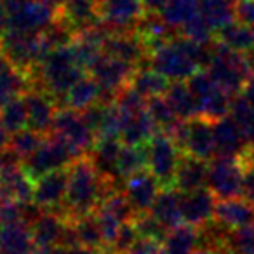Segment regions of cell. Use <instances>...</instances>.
<instances>
[{
    "label": "cell",
    "mask_w": 254,
    "mask_h": 254,
    "mask_svg": "<svg viewBox=\"0 0 254 254\" xmlns=\"http://www.w3.org/2000/svg\"><path fill=\"white\" fill-rule=\"evenodd\" d=\"M115 190L120 188L112 180L99 174L87 155L78 157L68 167V190L61 212L68 219L92 214Z\"/></svg>",
    "instance_id": "obj_1"
},
{
    "label": "cell",
    "mask_w": 254,
    "mask_h": 254,
    "mask_svg": "<svg viewBox=\"0 0 254 254\" xmlns=\"http://www.w3.org/2000/svg\"><path fill=\"white\" fill-rule=\"evenodd\" d=\"M85 71L87 70L78 63L70 44V46L49 51L46 58L30 71V77H32L33 89L46 91L56 99L60 106L68 89L77 80H80Z\"/></svg>",
    "instance_id": "obj_2"
},
{
    "label": "cell",
    "mask_w": 254,
    "mask_h": 254,
    "mask_svg": "<svg viewBox=\"0 0 254 254\" xmlns=\"http://www.w3.org/2000/svg\"><path fill=\"white\" fill-rule=\"evenodd\" d=\"M205 70L214 78L216 84L221 85L232 96L240 94L244 85L253 77L249 64H247L246 54L237 53V51L219 44L218 40L214 42L212 58L207 66H205Z\"/></svg>",
    "instance_id": "obj_3"
},
{
    "label": "cell",
    "mask_w": 254,
    "mask_h": 254,
    "mask_svg": "<svg viewBox=\"0 0 254 254\" xmlns=\"http://www.w3.org/2000/svg\"><path fill=\"white\" fill-rule=\"evenodd\" d=\"M146 148V169L159 180L162 188L174 187L178 166L183 157V150L180 148L174 138L167 132H155Z\"/></svg>",
    "instance_id": "obj_4"
},
{
    "label": "cell",
    "mask_w": 254,
    "mask_h": 254,
    "mask_svg": "<svg viewBox=\"0 0 254 254\" xmlns=\"http://www.w3.org/2000/svg\"><path fill=\"white\" fill-rule=\"evenodd\" d=\"M148 66L162 73L171 82L176 80H188L193 73L202 70L195 60L190 56L187 47L183 46L180 39V33L173 40L162 44L157 49L150 51Z\"/></svg>",
    "instance_id": "obj_5"
},
{
    "label": "cell",
    "mask_w": 254,
    "mask_h": 254,
    "mask_svg": "<svg viewBox=\"0 0 254 254\" xmlns=\"http://www.w3.org/2000/svg\"><path fill=\"white\" fill-rule=\"evenodd\" d=\"M171 136L187 155L207 162L216 157L214 122L205 117L197 115L190 120H181Z\"/></svg>",
    "instance_id": "obj_6"
},
{
    "label": "cell",
    "mask_w": 254,
    "mask_h": 254,
    "mask_svg": "<svg viewBox=\"0 0 254 254\" xmlns=\"http://www.w3.org/2000/svg\"><path fill=\"white\" fill-rule=\"evenodd\" d=\"M78 157L80 155L66 141H63L54 134H47L44 141L39 145V148L28 159L23 160V166H25L26 173L35 181L37 178L44 176L47 173L68 169Z\"/></svg>",
    "instance_id": "obj_7"
},
{
    "label": "cell",
    "mask_w": 254,
    "mask_h": 254,
    "mask_svg": "<svg viewBox=\"0 0 254 254\" xmlns=\"http://www.w3.org/2000/svg\"><path fill=\"white\" fill-rule=\"evenodd\" d=\"M9 16V28L19 32L42 33L60 16V9L44 0H4Z\"/></svg>",
    "instance_id": "obj_8"
},
{
    "label": "cell",
    "mask_w": 254,
    "mask_h": 254,
    "mask_svg": "<svg viewBox=\"0 0 254 254\" xmlns=\"http://www.w3.org/2000/svg\"><path fill=\"white\" fill-rule=\"evenodd\" d=\"M0 49L4 51L14 66L28 73L49 53L42 33L19 32V30H7L0 37Z\"/></svg>",
    "instance_id": "obj_9"
},
{
    "label": "cell",
    "mask_w": 254,
    "mask_h": 254,
    "mask_svg": "<svg viewBox=\"0 0 254 254\" xmlns=\"http://www.w3.org/2000/svg\"><path fill=\"white\" fill-rule=\"evenodd\" d=\"M187 84L197 99L198 115L212 122L230 115L233 96L228 94L221 85L216 84L207 70H198L188 78Z\"/></svg>",
    "instance_id": "obj_10"
},
{
    "label": "cell",
    "mask_w": 254,
    "mask_h": 254,
    "mask_svg": "<svg viewBox=\"0 0 254 254\" xmlns=\"http://www.w3.org/2000/svg\"><path fill=\"white\" fill-rule=\"evenodd\" d=\"M136 68L138 66H134L132 63H127V61L120 60V58L103 53L87 70V73L101 87V103L115 101L117 92L129 85Z\"/></svg>",
    "instance_id": "obj_11"
},
{
    "label": "cell",
    "mask_w": 254,
    "mask_h": 254,
    "mask_svg": "<svg viewBox=\"0 0 254 254\" xmlns=\"http://www.w3.org/2000/svg\"><path fill=\"white\" fill-rule=\"evenodd\" d=\"M51 134L66 141L80 157L87 155L96 143L94 132L89 129L82 112L66 108V106L58 108Z\"/></svg>",
    "instance_id": "obj_12"
},
{
    "label": "cell",
    "mask_w": 254,
    "mask_h": 254,
    "mask_svg": "<svg viewBox=\"0 0 254 254\" xmlns=\"http://www.w3.org/2000/svg\"><path fill=\"white\" fill-rule=\"evenodd\" d=\"M207 188L218 200L242 197V160L233 157H214L209 160Z\"/></svg>",
    "instance_id": "obj_13"
},
{
    "label": "cell",
    "mask_w": 254,
    "mask_h": 254,
    "mask_svg": "<svg viewBox=\"0 0 254 254\" xmlns=\"http://www.w3.org/2000/svg\"><path fill=\"white\" fill-rule=\"evenodd\" d=\"M99 21L110 33L136 32L138 21L145 14L141 0H103L99 2Z\"/></svg>",
    "instance_id": "obj_14"
},
{
    "label": "cell",
    "mask_w": 254,
    "mask_h": 254,
    "mask_svg": "<svg viewBox=\"0 0 254 254\" xmlns=\"http://www.w3.org/2000/svg\"><path fill=\"white\" fill-rule=\"evenodd\" d=\"M160 190H162V185L148 169H143L132 174L131 178H127L122 188L124 195L127 197L136 216L150 212Z\"/></svg>",
    "instance_id": "obj_15"
},
{
    "label": "cell",
    "mask_w": 254,
    "mask_h": 254,
    "mask_svg": "<svg viewBox=\"0 0 254 254\" xmlns=\"http://www.w3.org/2000/svg\"><path fill=\"white\" fill-rule=\"evenodd\" d=\"M68 190V169L47 173L33 181V202L44 211H63Z\"/></svg>",
    "instance_id": "obj_16"
},
{
    "label": "cell",
    "mask_w": 254,
    "mask_h": 254,
    "mask_svg": "<svg viewBox=\"0 0 254 254\" xmlns=\"http://www.w3.org/2000/svg\"><path fill=\"white\" fill-rule=\"evenodd\" d=\"M180 204L183 223L193 226H204L205 223L214 219L218 198L207 187H202L197 190L181 191Z\"/></svg>",
    "instance_id": "obj_17"
},
{
    "label": "cell",
    "mask_w": 254,
    "mask_h": 254,
    "mask_svg": "<svg viewBox=\"0 0 254 254\" xmlns=\"http://www.w3.org/2000/svg\"><path fill=\"white\" fill-rule=\"evenodd\" d=\"M105 53L132 63L134 66H148L150 49L138 32L112 33L105 42Z\"/></svg>",
    "instance_id": "obj_18"
},
{
    "label": "cell",
    "mask_w": 254,
    "mask_h": 254,
    "mask_svg": "<svg viewBox=\"0 0 254 254\" xmlns=\"http://www.w3.org/2000/svg\"><path fill=\"white\" fill-rule=\"evenodd\" d=\"M214 138H216V157H233L240 159L249 146L246 132L242 126L226 115L214 122Z\"/></svg>",
    "instance_id": "obj_19"
},
{
    "label": "cell",
    "mask_w": 254,
    "mask_h": 254,
    "mask_svg": "<svg viewBox=\"0 0 254 254\" xmlns=\"http://www.w3.org/2000/svg\"><path fill=\"white\" fill-rule=\"evenodd\" d=\"M26 108H28V127L40 134L47 136L53 131L54 117L58 112V103L51 94L40 89H30L25 94Z\"/></svg>",
    "instance_id": "obj_20"
},
{
    "label": "cell",
    "mask_w": 254,
    "mask_h": 254,
    "mask_svg": "<svg viewBox=\"0 0 254 254\" xmlns=\"http://www.w3.org/2000/svg\"><path fill=\"white\" fill-rule=\"evenodd\" d=\"M70 219L58 211H44L32 228L35 246H63Z\"/></svg>",
    "instance_id": "obj_21"
},
{
    "label": "cell",
    "mask_w": 254,
    "mask_h": 254,
    "mask_svg": "<svg viewBox=\"0 0 254 254\" xmlns=\"http://www.w3.org/2000/svg\"><path fill=\"white\" fill-rule=\"evenodd\" d=\"M214 219L230 230L242 228L254 223V204L246 197L218 200Z\"/></svg>",
    "instance_id": "obj_22"
},
{
    "label": "cell",
    "mask_w": 254,
    "mask_h": 254,
    "mask_svg": "<svg viewBox=\"0 0 254 254\" xmlns=\"http://www.w3.org/2000/svg\"><path fill=\"white\" fill-rule=\"evenodd\" d=\"M122 146H124V143L120 141L119 138H99V139H96L94 146H92L91 152L87 153L89 160H91L92 166L98 169V173L103 174L105 178H108V180H112L113 183H115L117 164H119ZM117 187H119V185H117ZM120 190H122V188H120Z\"/></svg>",
    "instance_id": "obj_23"
},
{
    "label": "cell",
    "mask_w": 254,
    "mask_h": 254,
    "mask_svg": "<svg viewBox=\"0 0 254 254\" xmlns=\"http://www.w3.org/2000/svg\"><path fill=\"white\" fill-rule=\"evenodd\" d=\"M122 131H120V141L124 145L131 146H145L152 139L155 132H159L155 122L150 117L148 110L136 112L131 115H122Z\"/></svg>",
    "instance_id": "obj_24"
},
{
    "label": "cell",
    "mask_w": 254,
    "mask_h": 254,
    "mask_svg": "<svg viewBox=\"0 0 254 254\" xmlns=\"http://www.w3.org/2000/svg\"><path fill=\"white\" fill-rule=\"evenodd\" d=\"M207 173H209L207 160H202L197 159V157L183 153L181 162L176 171V178H174V187L180 191H190L202 187H207Z\"/></svg>",
    "instance_id": "obj_25"
},
{
    "label": "cell",
    "mask_w": 254,
    "mask_h": 254,
    "mask_svg": "<svg viewBox=\"0 0 254 254\" xmlns=\"http://www.w3.org/2000/svg\"><path fill=\"white\" fill-rule=\"evenodd\" d=\"M35 240L32 228L25 223H9L0 226V254H33Z\"/></svg>",
    "instance_id": "obj_26"
},
{
    "label": "cell",
    "mask_w": 254,
    "mask_h": 254,
    "mask_svg": "<svg viewBox=\"0 0 254 254\" xmlns=\"http://www.w3.org/2000/svg\"><path fill=\"white\" fill-rule=\"evenodd\" d=\"M200 249L198 226L181 223L171 228L162 240L164 254H195Z\"/></svg>",
    "instance_id": "obj_27"
},
{
    "label": "cell",
    "mask_w": 254,
    "mask_h": 254,
    "mask_svg": "<svg viewBox=\"0 0 254 254\" xmlns=\"http://www.w3.org/2000/svg\"><path fill=\"white\" fill-rule=\"evenodd\" d=\"M181 191L176 187H166L160 190V193L157 195L155 202H153L152 212L157 219L160 221V225H164L167 230L174 228V226L183 223V216H181Z\"/></svg>",
    "instance_id": "obj_28"
},
{
    "label": "cell",
    "mask_w": 254,
    "mask_h": 254,
    "mask_svg": "<svg viewBox=\"0 0 254 254\" xmlns=\"http://www.w3.org/2000/svg\"><path fill=\"white\" fill-rule=\"evenodd\" d=\"M101 96L103 92L101 87L98 85V82L89 73H85L80 80H77L68 89L64 98L61 99L60 106H66V108L77 110V112H84L85 108L101 101Z\"/></svg>",
    "instance_id": "obj_29"
},
{
    "label": "cell",
    "mask_w": 254,
    "mask_h": 254,
    "mask_svg": "<svg viewBox=\"0 0 254 254\" xmlns=\"http://www.w3.org/2000/svg\"><path fill=\"white\" fill-rule=\"evenodd\" d=\"M30 89H33V84L28 71L19 70L14 64L0 68V108H4L12 99L26 94Z\"/></svg>",
    "instance_id": "obj_30"
},
{
    "label": "cell",
    "mask_w": 254,
    "mask_h": 254,
    "mask_svg": "<svg viewBox=\"0 0 254 254\" xmlns=\"http://www.w3.org/2000/svg\"><path fill=\"white\" fill-rule=\"evenodd\" d=\"M216 40L237 53H249L254 49V26L235 19L216 32Z\"/></svg>",
    "instance_id": "obj_31"
},
{
    "label": "cell",
    "mask_w": 254,
    "mask_h": 254,
    "mask_svg": "<svg viewBox=\"0 0 254 254\" xmlns=\"http://www.w3.org/2000/svg\"><path fill=\"white\" fill-rule=\"evenodd\" d=\"M98 0H63L60 7V14L73 26L77 32L87 28L89 25L99 19Z\"/></svg>",
    "instance_id": "obj_32"
},
{
    "label": "cell",
    "mask_w": 254,
    "mask_h": 254,
    "mask_svg": "<svg viewBox=\"0 0 254 254\" xmlns=\"http://www.w3.org/2000/svg\"><path fill=\"white\" fill-rule=\"evenodd\" d=\"M164 98L174 110L180 120H190L198 115V105L195 99L193 92L190 91L187 80H176L171 82L167 87Z\"/></svg>",
    "instance_id": "obj_33"
},
{
    "label": "cell",
    "mask_w": 254,
    "mask_h": 254,
    "mask_svg": "<svg viewBox=\"0 0 254 254\" xmlns=\"http://www.w3.org/2000/svg\"><path fill=\"white\" fill-rule=\"evenodd\" d=\"M169 84V78H166L162 73L153 70L152 66H138L134 75H132L131 82H129V85L145 99L155 98V96H164Z\"/></svg>",
    "instance_id": "obj_34"
},
{
    "label": "cell",
    "mask_w": 254,
    "mask_h": 254,
    "mask_svg": "<svg viewBox=\"0 0 254 254\" xmlns=\"http://www.w3.org/2000/svg\"><path fill=\"white\" fill-rule=\"evenodd\" d=\"M198 14L218 32L228 23L235 21V2L233 0H198Z\"/></svg>",
    "instance_id": "obj_35"
},
{
    "label": "cell",
    "mask_w": 254,
    "mask_h": 254,
    "mask_svg": "<svg viewBox=\"0 0 254 254\" xmlns=\"http://www.w3.org/2000/svg\"><path fill=\"white\" fill-rule=\"evenodd\" d=\"M146 169V148L145 146H131L124 145L122 152L119 157V164H117V176L115 183L120 188H124L127 178H131L132 174L139 173V171Z\"/></svg>",
    "instance_id": "obj_36"
},
{
    "label": "cell",
    "mask_w": 254,
    "mask_h": 254,
    "mask_svg": "<svg viewBox=\"0 0 254 254\" xmlns=\"http://www.w3.org/2000/svg\"><path fill=\"white\" fill-rule=\"evenodd\" d=\"M71 226H73V233H75V242L78 246H87V247H94V249H106L105 247V237H103L101 226L98 223L96 214H85L80 218L70 219Z\"/></svg>",
    "instance_id": "obj_37"
},
{
    "label": "cell",
    "mask_w": 254,
    "mask_h": 254,
    "mask_svg": "<svg viewBox=\"0 0 254 254\" xmlns=\"http://www.w3.org/2000/svg\"><path fill=\"white\" fill-rule=\"evenodd\" d=\"M198 14V0H169L160 16L178 33L188 21Z\"/></svg>",
    "instance_id": "obj_38"
},
{
    "label": "cell",
    "mask_w": 254,
    "mask_h": 254,
    "mask_svg": "<svg viewBox=\"0 0 254 254\" xmlns=\"http://www.w3.org/2000/svg\"><path fill=\"white\" fill-rule=\"evenodd\" d=\"M146 110H148L150 117H152L153 122H155L157 129L162 132H167V134H173L174 129H176L181 122L164 96L150 98L148 101H146Z\"/></svg>",
    "instance_id": "obj_39"
},
{
    "label": "cell",
    "mask_w": 254,
    "mask_h": 254,
    "mask_svg": "<svg viewBox=\"0 0 254 254\" xmlns=\"http://www.w3.org/2000/svg\"><path fill=\"white\" fill-rule=\"evenodd\" d=\"M0 122L9 134L28 127V108H26L25 94L9 101L4 108H0Z\"/></svg>",
    "instance_id": "obj_40"
},
{
    "label": "cell",
    "mask_w": 254,
    "mask_h": 254,
    "mask_svg": "<svg viewBox=\"0 0 254 254\" xmlns=\"http://www.w3.org/2000/svg\"><path fill=\"white\" fill-rule=\"evenodd\" d=\"M44 138H46L44 134L33 131V129H30V127H25V129H21V131L12 132V134L9 136L7 148H11L19 159L25 160L39 148V145L44 141Z\"/></svg>",
    "instance_id": "obj_41"
},
{
    "label": "cell",
    "mask_w": 254,
    "mask_h": 254,
    "mask_svg": "<svg viewBox=\"0 0 254 254\" xmlns=\"http://www.w3.org/2000/svg\"><path fill=\"white\" fill-rule=\"evenodd\" d=\"M225 246L235 254H254V223L230 230Z\"/></svg>",
    "instance_id": "obj_42"
},
{
    "label": "cell",
    "mask_w": 254,
    "mask_h": 254,
    "mask_svg": "<svg viewBox=\"0 0 254 254\" xmlns=\"http://www.w3.org/2000/svg\"><path fill=\"white\" fill-rule=\"evenodd\" d=\"M180 35L187 37V39H190V40H195V42H200V44L216 42V30L212 28L200 14H197L191 21H188L187 25L180 30Z\"/></svg>",
    "instance_id": "obj_43"
},
{
    "label": "cell",
    "mask_w": 254,
    "mask_h": 254,
    "mask_svg": "<svg viewBox=\"0 0 254 254\" xmlns=\"http://www.w3.org/2000/svg\"><path fill=\"white\" fill-rule=\"evenodd\" d=\"M134 225L138 230L139 237H146V239H153L162 242L166 233L169 230L164 225H160V221L152 214V212H145V214H139L134 218Z\"/></svg>",
    "instance_id": "obj_44"
},
{
    "label": "cell",
    "mask_w": 254,
    "mask_h": 254,
    "mask_svg": "<svg viewBox=\"0 0 254 254\" xmlns=\"http://www.w3.org/2000/svg\"><path fill=\"white\" fill-rule=\"evenodd\" d=\"M138 239H139V233H138V230H136L134 219H132V221H127L119 228V232H117L115 239H113L108 251L113 254H126L127 251L134 246V242Z\"/></svg>",
    "instance_id": "obj_45"
},
{
    "label": "cell",
    "mask_w": 254,
    "mask_h": 254,
    "mask_svg": "<svg viewBox=\"0 0 254 254\" xmlns=\"http://www.w3.org/2000/svg\"><path fill=\"white\" fill-rule=\"evenodd\" d=\"M126 254H164L162 242L153 239H146V237H139L134 242V246L127 251Z\"/></svg>",
    "instance_id": "obj_46"
},
{
    "label": "cell",
    "mask_w": 254,
    "mask_h": 254,
    "mask_svg": "<svg viewBox=\"0 0 254 254\" xmlns=\"http://www.w3.org/2000/svg\"><path fill=\"white\" fill-rule=\"evenodd\" d=\"M56 254H105L101 249L87 246H60L56 249Z\"/></svg>",
    "instance_id": "obj_47"
},
{
    "label": "cell",
    "mask_w": 254,
    "mask_h": 254,
    "mask_svg": "<svg viewBox=\"0 0 254 254\" xmlns=\"http://www.w3.org/2000/svg\"><path fill=\"white\" fill-rule=\"evenodd\" d=\"M141 2H143V7H145V12H155V14H160L169 0H141Z\"/></svg>",
    "instance_id": "obj_48"
},
{
    "label": "cell",
    "mask_w": 254,
    "mask_h": 254,
    "mask_svg": "<svg viewBox=\"0 0 254 254\" xmlns=\"http://www.w3.org/2000/svg\"><path fill=\"white\" fill-rule=\"evenodd\" d=\"M240 94H242L244 98L251 103V105H254V77L249 78V82L244 85V89H242V92H240Z\"/></svg>",
    "instance_id": "obj_49"
},
{
    "label": "cell",
    "mask_w": 254,
    "mask_h": 254,
    "mask_svg": "<svg viewBox=\"0 0 254 254\" xmlns=\"http://www.w3.org/2000/svg\"><path fill=\"white\" fill-rule=\"evenodd\" d=\"M9 132L5 131V127L2 126V122H0V153L4 152L5 148L9 146Z\"/></svg>",
    "instance_id": "obj_50"
},
{
    "label": "cell",
    "mask_w": 254,
    "mask_h": 254,
    "mask_svg": "<svg viewBox=\"0 0 254 254\" xmlns=\"http://www.w3.org/2000/svg\"><path fill=\"white\" fill-rule=\"evenodd\" d=\"M246 60H247V64H249L251 75L254 77V49H251L249 53H246Z\"/></svg>",
    "instance_id": "obj_51"
},
{
    "label": "cell",
    "mask_w": 254,
    "mask_h": 254,
    "mask_svg": "<svg viewBox=\"0 0 254 254\" xmlns=\"http://www.w3.org/2000/svg\"><path fill=\"white\" fill-rule=\"evenodd\" d=\"M195 254H216V253H214V251H209V249H202V247H200V249H198V251H197V253H195Z\"/></svg>",
    "instance_id": "obj_52"
},
{
    "label": "cell",
    "mask_w": 254,
    "mask_h": 254,
    "mask_svg": "<svg viewBox=\"0 0 254 254\" xmlns=\"http://www.w3.org/2000/svg\"><path fill=\"white\" fill-rule=\"evenodd\" d=\"M105 254H113V253H110V251H105Z\"/></svg>",
    "instance_id": "obj_53"
},
{
    "label": "cell",
    "mask_w": 254,
    "mask_h": 254,
    "mask_svg": "<svg viewBox=\"0 0 254 254\" xmlns=\"http://www.w3.org/2000/svg\"><path fill=\"white\" fill-rule=\"evenodd\" d=\"M233 2H239V0H233Z\"/></svg>",
    "instance_id": "obj_54"
},
{
    "label": "cell",
    "mask_w": 254,
    "mask_h": 254,
    "mask_svg": "<svg viewBox=\"0 0 254 254\" xmlns=\"http://www.w3.org/2000/svg\"><path fill=\"white\" fill-rule=\"evenodd\" d=\"M98 2H103V0H98Z\"/></svg>",
    "instance_id": "obj_55"
},
{
    "label": "cell",
    "mask_w": 254,
    "mask_h": 254,
    "mask_svg": "<svg viewBox=\"0 0 254 254\" xmlns=\"http://www.w3.org/2000/svg\"><path fill=\"white\" fill-rule=\"evenodd\" d=\"M253 204H254V200H253Z\"/></svg>",
    "instance_id": "obj_56"
}]
</instances>
